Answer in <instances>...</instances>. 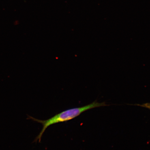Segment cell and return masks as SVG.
<instances>
[{"mask_svg": "<svg viewBox=\"0 0 150 150\" xmlns=\"http://www.w3.org/2000/svg\"><path fill=\"white\" fill-rule=\"evenodd\" d=\"M108 105L105 102L99 103L96 100L91 104L81 107L72 108L64 110L46 120H42L28 116V119L41 124L43 126L42 130L35 138L34 142H37L38 141H39V142H41L43 134L46 129L50 125L71 120L78 117L83 112L92 109Z\"/></svg>", "mask_w": 150, "mask_h": 150, "instance_id": "1", "label": "cell"}, {"mask_svg": "<svg viewBox=\"0 0 150 150\" xmlns=\"http://www.w3.org/2000/svg\"><path fill=\"white\" fill-rule=\"evenodd\" d=\"M135 105L147 108L150 110V103H146L142 104H135Z\"/></svg>", "mask_w": 150, "mask_h": 150, "instance_id": "2", "label": "cell"}]
</instances>
